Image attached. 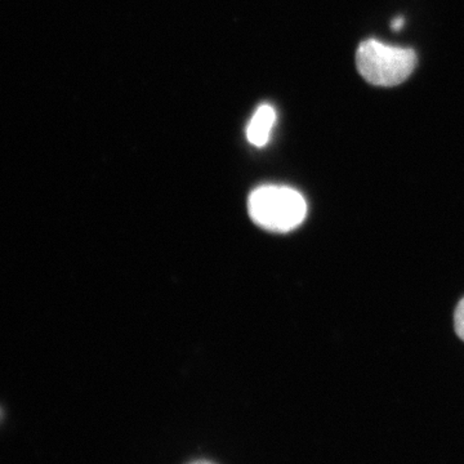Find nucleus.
I'll use <instances>...</instances> for the list:
<instances>
[{"label":"nucleus","mask_w":464,"mask_h":464,"mask_svg":"<svg viewBox=\"0 0 464 464\" xmlns=\"http://www.w3.org/2000/svg\"><path fill=\"white\" fill-rule=\"evenodd\" d=\"M249 215L266 230L289 232L297 228L307 215V203L295 188L262 186L250 194Z\"/></svg>","instance_id":"1"},{"label":"nucleus","mask_w":464,"mask_h":464,"mask_svg":"<svg viewBox=\"0 0 464 464\" xmlns=\"http://www.w3.org/2000/svg\"><path fill=\"white\" fill-rule=\"evenodd\" d=\"M356 66L371 84L393 87L405 82L417 66V54L408 48L393 47L368 39L359 45Z\"/></svg>","instance_id":"2"},{"label":"nucleus","mask_w":464,"mask_h":464,"mask_svg":"<svg viewBox=\"0 0 464 464\" xmlns=\"http://www.w3.org/2000/svg\"><path fill=\"white\" fill-rule=\"evenodd\" d=\"M276 121V112L270 105H262L250 119L246 128V139L252 145L262 148L270 140Z\"/></svg>","instance_id":"3"},{"label":"nucleus","mask_w":464,"mask_h":464,"mask_svg":"<svg viewBox=\"0 0 464 464\" xmlns=\"http://www.w3.org/2000/svg\"><path fill=\"white\" fill-rule=\"evenodd\" d=\"M454 325L458 337L464 341V298L457 306L456 315H454Z\"/></svg>","instance_id":"4"},{"label":"nucleus","mask_w":464,"mask_h":464,"mask_svg":"<svg viewBox=\"0 0 464 464\" xmlns=\"http://www.w3.org/2000/svg\"><path fill=\"white\" fill-rule=\"evenodd\" d=\"M391 26H392L393 29H395V30L401 29V27L404 26V18H402V17L395 18V20L392 21V24H391Z\"/></svg>","instance_id":"5"},{"label":"nucleus","mask_w":464,"mask_h":464,"mask_svg":"<svg viewBox=\"0 0 464 464\" xmlns=\"http://www.w3.org/2000/svg\"><path fill=\"white\" fill-rule=\"evenodd\" d=\"M190 464H213V463L208 462V460H197V462H192Z\"/></svg>","instance_id":"6"},{"label":"nucleus","mask_w":464,"mask_h":464,"mask_svg":"<svg viewBox=\"0 0 464 464\" xmlns=\"http://www.w3.org/2000/svg\"><path fill=\"white\" fill-rule=\"evenodd\" d=\"M0 415H2V411H0Z\"/></svg>","instance_id":"7"}]
</instances>
